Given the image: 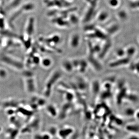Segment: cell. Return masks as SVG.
I'll return each instance as SVG.
<instances>
[{"mask_svg":"<svg viewBox=\"0 0 139 139\" xmlns=\"http://www.w3.org/2000/svg\"><path fill=\"white\" fill-rule=\"evenodd\" d=\"M126 129L130 132L137 133L139 132V126L137 125H133L126 127Z\"/></svg>","mask_w":139,"mask_h":139,"instance_id":"obj_1","label":"cell"},{"mask_svg":"<svg viewBox=\"0 0 139 139\" xmlns=\"http://www.w3.org/2000/svg\"><path fill=\"white\" fill-rule=\"evenodd\" d=\"M130 6L131 8L134 9H139V0H135L131 2Z\"/></svg>","mask_w":139,"mask_h":139,"instance_id":"obj_2","label":"cell"},{"mask_svg":"<svg viewBox=\"0 0 139 139\" xmlns=\"http://www.w3.org/2000/svg\"><path fill=\"white\" fill-rule=\"evenodd\" d=\"M109 4L111 7H115L119 4V0H109Z\"/></svg>","mask_w":139,"mask_h":139,"instance_id":"obj_4","label":"cell"},{"mask_svg":"<svg viewBox=\"0 0 139 139\" xmlns=\"http://www.w3.org/2000/svg\"><path fill=\"white\" fill-rule=\"evenodd\" d=\"M107 14L105 13H103L99 16V18L101 20H104L105 19V18H106L107 17Z\"/></svg>","mask_w":139,"mask_h":139,"instance_id":"obj_5","label":"cell"},{"mask_svg":"<svg viewBox=\"0 0 139 139\" xmlns=\"http://www.w3.org/2000/svg\"><path fill=\"white\" fill-rule=\"evenodd\" d=\"M119 17L122 20L126 19L127 18V13L124 10L120 11L118 14Z\"/></svg>","mask_w":139,"mask_h":139,"instance_id":"obj_3","label":"cell"}]
</instances>
